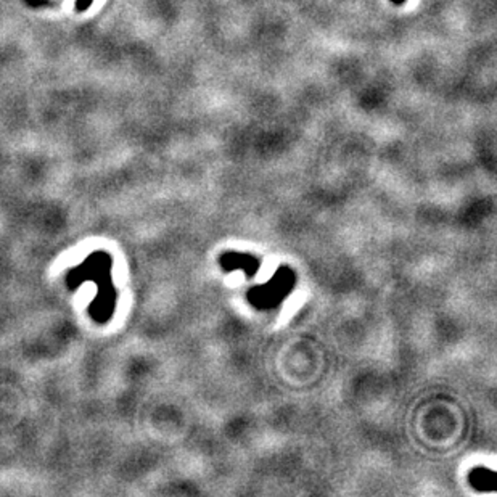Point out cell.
Wrapping results in <instances>:
<instances>
[{"instance_id": "cell-1", "label": "cell", "mask_w": 497, "mask_h": 497, "mask_svg": "<svg viewBox=\"0 0 497 497\" xmlns=\"http://www.w3.org/2000/svg\"><path fill=\"white\" fill-rule=\"evenodd\" d=\"M90 4H92V0H78V9L79 10H85Z\"/></svg>"}]
</instances>
